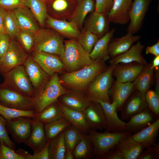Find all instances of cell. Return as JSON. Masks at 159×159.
Returning a JSON list of instances; mask_svg holds the SVG:
<instances>
[{"label": "cell", "mask_w": 159, "mask_h": 159, "mask_svg": "<svg viewBox=\"0 0 159 159\" xmlns=\"http://www.w3.org/2000/svg\"><path fill=\"white\" fill-rule=\"evenodd\" d=\"M23 5L29 8L39 24L43 26L48 15L44 2L42 0H24Z\"/></svg>", "instance_id": "8d00e7d4"}, {"label": "cell", "mask_w": 159, "mask_h": 159, "mask_svg": "<svg viewBox=\"0 0 159 159\" xmlns=\"http://www.w3.org/2000/svg\"><path fill=\"white\" fill-rule=\"evenodd\" d=\"M158 118L147 108L130 118L126 122L125 131L136 133L151 124Z\"/></svg>", "instance_id": "d4e9b609"}, {"label": "cell", "mask_w": 159, "mask_h": 159, "mask_svg": "<svg viewBox=\"0 0 159 159\" xmlns=\"http://www.w3.org/2000/svg\"><path fill=\"white\" fill-rule=\"evenodd\" d=\"M16 37L26 52H30L32 50L34 44V35L20 29Z\"/></svg>", "instance_id": "f6af8a7d"}, {"label": "cell", "mask_w": 159, "mask_h": 159, "mask_svg": "<svg viewBox=\"0 0 159 159\" xmlns=\"http://www.w3.org/2000/svg\"><path fill=\"white\" fill-rule=\"evenodd\" d=\"M135 90L132 82H113L109 91L112 102L117 105V111H120L127 99Z\"/></svg>", "instance_id": "44dd1931"}, {"label": "cell", "mask_w": 159, "mask_h": 159, "mask_svg": "<svg viewBox=\"0 0 159 159\" xmlns=\"http://www.w3.org/2000/svg\"><path fill=\"white\" fill-rule=\"evenodd\" d=\"M151 68L154 70H159V56H155L152 62Z\"/></svg>", "instance_id": "91938a15"}, {"label": "cell", "mask_w": 159, "mask_h": 159, "mask_svg": "<svg viewBox=\"0 0 159 159\" xmlns=\"http://www.w3.org/2000/svg\"><path fill=\"white\" fill-rule=\"evenodd\" d=\"M31 57L50 76L55 73L61 72L65 70L59 56L42 51H33Z\"/></svg>", "instance_id": "5bb4252c"}, {"label": "cell", "mask_w": 159, "mask_h": 159, "mask_svg": "<svg viewBox=\"0 0 159 159\" xmlns=\"http://www.w3.org/2000/svg\"><path fill=\"white\" fill-rule=\"evenodd\" d=\"M107 14L95 11L90 13L84 22L83 29L97 35L100 38L109 30Z\"/></svg>", "instance_id": "e0dca14e"}, {"label": "cell", "mask_w": 159, "mask_h": 159, "mask_svg": "<svg viewBox=\"0 0 159 159\" xmlns=\"http://www.w3.org/2000/svg\"><path fill=\"white\" fill-rule=\"evenodd\" d=\"M99 39L96 34L82 29L77 39L85 50L89 54Z\"/></svg>", "instance_id": "b9f144b4"}, {"label": "cell", "mask_w": 159, "mask_h": 159, "mask_svg": "<svg viewBox=\"0 0 159 159\" xmlns=\"http://www.w3.org/2000/svg\"><path fill=\"white\" fill-rule=\"evenodd\" d=\"M72 153L74 159L94 158L93 146L86 134L83 133L80 140L74 148Z\"/></svg>", "instance_id": "d590c367"}, {"label": "cell", "mask_w": 159, "mask_h": 159, "mask_svg": "<svg viewBox=\"0 0 159 159\" xmlns=\"http://www.w3.org/2000/svg\"><path fill=\"white\" fill-rule=\"evenodd\" d=\"M50 141L47 140L46 145L40 151L34 153L33 159H49V147Z\"/></svg>", "instance_id": "f5cc1de1"}, {"label": "cell", "mask_w": 159, "mask_h": 159, "mask_svg": "<svg viewBox=\"0 0 159 159\" xmlns=\"http://www.w3.org/2000/svg\"><path fill=\"white\" fill-rule=\"evenodd\" d=\"M6 120L0 115V143L15 150V143L9 137L6 127Z\"/></svg>", "instance_id": "bcb514c9"}, {"label": "cell", "mask_w": 159, "mask_h": 159, "mask_svg": "<svg viewBox=\"0 0 159 159\" xmlns=\"http://www.w3.org/2000/svg\"><path fill=\"white\" fill-rule=\"evenodd\" d=\"M152 0H134L129 13V24L127 32L133 34L141 29Z\"/></svg>", "instance_id": "4fadbf2b"}, {"label": "cell", "mask_w": 159, "mask_h": 159, "mask_svg": "<svg viewBox=\"0 0 159 159\" xmlns=\"http://www.w3.org/2000/svg\"><path fill=\"white\" fill-rule=\"evenodd\" d=\"M114 66L115 65L110 64L105 71L96 76L88 85L85 95L90 101L111 102L109 91L113 82Z\"/></svg>", "instance_id": "277c9868"}, {"label": "cell", "mask_w": 159, "mask_h": 159, "mask_svg": "<svg viewBox=\"0 0 159 159\" xmlns=\"http://www.w3.org/2000/svg\"><path fill=\"white\" fill-rule=\"evenodd\" d=\"M42 0L43 1H46V0Z\"/></svg>", "instance_id": "be15d7a7"}, {"label": "cell", "mask_w": 159, "mask_h": 159, "mask_svg": "<svg viewBox=\"0 0 159 159\" xmlns=\"http://www.w3.org/2000/svg\"><path fill=\"white\" fill-rule=\"evenodd\" d=\"M64 117L58 101L48 105L40 112L32 118L33 120L39 121L44 125L51 122Z\"/></svg>", "instance_id": "e575fe53"}, {"label": "cell", "mask_w": 159, "mask_h": 159, "mask_svg": "<svg viewBox=\"0 0 159 159\" xmlns=\"http://www.w3.org/2000/svg\"><path fill=\"white\" fill-rule=\"evenodd\" d=\"M4 11L5 9L0 7V33L5 32L3 23V16Z\"/></svg>", "instance_id": "680465c9"}, {"label": "cell", "mask_w": 159, "mask_h": 159, "mask_svg": "<svg viewBox=\"0 0 159 159\" xmlns=\"http://www.w3.org/2000/svg\"><path fill=\"white\" fill-rule=\"evenodd\" d=\"M69 90L64 87L58 73L51 76L39 95L34 99L35 111L37 114L57 101L58 98Z\"/></svg>", "instance_id": "52a82bcc"}, {"label": "cell", "mask_w": 159, "mask_h": 159, "mask_svg": "<svg viewBox=\"0 0 159 159\" xmlns=\"http://www.w3.org/2000/svg\"><path fill=\"white\" fill-rule=\"evenodd\" d=\"M16 152L23 159H33L32 155L30 154L23 149H18L16 151Z\"/></svg>", "instance_id": "9f6ffc18"}, {"label": "cell", "mask_w": 159, "mask_h": 159, "mask_svg": "<svg viewBox=\"0 0 159 159\" xmlns=\"http://www.w3.org/2000/svg\"><path fill=\"white\" fill-rule=\"evenodd\" d=\"M32 50L40 51L59 56L65 50L64 37L50 28L40 29L34 35Z\"/></svg>", "instance_id": "3957f363"}, {"label": "cell", "mask_w": 159, "mask_h": 159, "mask_svg": "<svg viewBox=\"0 0 159 159\" xmlns=\"http://www.w3.org/2000/svg\"><path fill=\"white\" fill-rule=\"evenodd\" d=\"M95 11L108 14L112 6L113 0H94Z\"/></svg>", "instance_id": "681fc988"}, {"label": "cell", "mask_w": 159, "mask_h": 159, "mask_svg": "<svg viewBox=\"0 0 159 159\" xmlns=\"http://www.w3.org/2000/svg\"><path fill=\"white\" fill-rule=\"evenodd\" d=\"M28 56L20 44L11 39L8 49L0 58V73L3 75L17 66L23 65Z\"/></svg>", "instance_id": "9c48e42d"}, {"label": "cell", "mask_w": 159, "mask_h": 159, "mask_svg": "<svg viewBox=\"0 0 159 159\" xmlns=\"http://www.w3.org/2000/svg\"><path fill=\"white\" fill-rule=\"evenodd\" d=\"M84 113L86 120L92 130H101L105 129L106 125L105 115L99 103L91 101Z\"/></svg>", "instance_id": "cb8c5ba5"}, {"label": "cell", "mask_w": 159, "mask_h": 159, "mask_svg": "<svg viewBox=\"0 0 159 159\" xmlns=\"http://www.w3.org/2000/svg\"><path fill=\"white\" fill-rule=\"evenodd\" d=\"M2 75L4 79L2 85L25 96L34 99V88L23 65Z\"/></svg>", "instance_id": "8992f818"}, {"label": "cell", "mask_w": 159, "mask_h": 159, "mask_svg": "<svg viewBox=\"0 0 159 159\" xmlns=\"http://www.w3.org/2000/svg\"><path fill=\"white\" fill-rule=\"evenodd\" d=\"M11 39L5 32L0 33V58L8 49Z\"/></svg>", "instance_id": "816d5d0a"}, {"label": "cell", "mask_w": 159, "mask_h": 159, "mask_svg": "<svg viewBox=\"0 0 159 159\" xmlns=\"http://www.w3.org/2000/svg\"><path fill=\"white\" fill-rule=\"evenodd\" d=\"M148 108L156 117H159V95L155 90L149 89L145 93Z\"/></svg>", "instance_id": "ee69618b"}, {"label": "cell", "mask_w": 159, "mask_h": 159, "mask_svg": "<svg viewBox=\"0 0 159 159\" xmlns=\"http://www.w3.org/2000/svg\"><path fill=\"white\" fill-rule=\"evenodd\" d=\"M64 159H74L72 152L69 150H66Z\"/></svg>", "instance_id": "94428289"}, {"label": "cell", "mask_w": 159, "mask_h": 159, "mask_svg": "<svg viewBox=\"0 0 159 159\" xmlns=\"http://www.w3.org/2000/svg\"><path fill=\"white\" fill-rule=\"evenodd\" d=\"M57 101L70 109L83 112L91 102L85 94L70 90L61 95Z\"/></svg>", "instance_id": "7402d4cb"}, {"label": "cell", "mask_w": 159, "mask_h": 159, "mask_svg": "<svg viewBox=\"0 0 159 159\" xmlns=\"http://www.w3.org/2000/svg\"><path fill=\"white\" fill-rule=\"evenodd\" d=\"M159 158V142L155 145L144 150L137 159H158Z\"/></svg>", "instance_id": "7dc6e473"}, {"label": "cell", "mask_w": 159, "mask_h": 159, "mask_svg": "<svg viewBox=\"0 0 159 159\" xmlns=\"http://www.w3.org/2000/svg\"><path fill=\"white\" fill-rule=\"evenodd\" d=\"M159 131V119L150 125L132 134V138L141 144L145 149L155 145Z\"/></svg>", "instance_id": "f546056e"}, {"label": "cell", "mask_w": 159, "mask_h": 159, "mask_svg": "<svg viewBox=\"0 0 159 159\" xmlns=\"http://www.w3.org/2000/svg\"><path fill=\"white\" fill-rule=\"evenodd\" d=\"M84 132L71 125L64 131V140L66 150L72 152L81 139Z\"/></svg>", "instance_id": "ab89813d"}, {"label": "cell", "mask_w": 159, "mask_h": 159, "mask_svg": "<svg viewBox=\"0 0 159 159\" xmlns=\"http://www.w3.org/2000/svg\"><path fill=\"white\" fill-rule=\"evenodd\" d=\"M105 61L94 60L90 65L76 71L66 72L59 77L62 84L70 90L85 94L89 83L107 68Z\"/></svg>", "instance_id": "6da1fadb"}, {"label": "cell", "mask_w": 159, "mask_h": 159, "mask_svg": "<svg viewBox=\"0 0 159 159\" xmlns=\"http://www.w3.org/2000/svg\"><path fill=\"white\" fill-rule=\"evenodd\" d=\"M115 31V29H112L99 39L89 54L92 60L106 61L110 59L108 52V46Z\"/></svg>", "instance_id": "4dcf8cb0"}, {"label": "cell", "mask_w": 159, "mask_h": 159, "mask_svg": "<svg viewBox=\"0 0 159 159\" xmlns=\"http://www.w3.org/2000/svg\"><path fill=\"white\" fill-rule=\"evenodd\" d=\"M51 16L58 19L70 21L78 5L77 0H47L44 1Z\"/></svg>", "instance_id": "7c38bea8"}, {"label": "cell", "mask_w": 159, "mask_h": 159, "mask_svg": "<svg viewBox=\"0 0 159 159\" xmlns=\"http://www.w3.org/2000/svg\"><path fill=\"white\" fill-rule=\"evenodd\" d=\"M144 65L137 62L119 63L115 65L113 75L118 82H132L142 71Z\"/></svg>", "instance_id": "ac0fdd59"}, {"label": "cell", "mask_w": 159, "mask_h": 159, "mask_svg": "<svg viewBox=\"0 0 159 159\" xmlns=\"http://www.w3.org/2000/svg\"><path fill=\"white\" fill-rule=\"evenodd\" d=\"M0 115L6 120L20 117L33 118L37 113L34 110L24 111L15 109L0 104Z\"/></svg>", "instance_id": "7bdbcfd3"}, {"label": "cell", "mask_w": 159, "mask_h": 159, "mask_svg": "<svg viewBox=\"0 0 159 159\" xmlns=\"http://www.w3.org/2000/svg\"><path fill=\"white\" fill-rule=\"evenodd\" d=\"M47 141L44 124L40 121L32 120L31 133L24 143L34 153L40 151L44 146Z\"/></svg>", "instance_id": "4316f807"}, {"label": "cell", "mask_w": 159, "mask_h": 159, "mask_svg": "<svg viewBox=\"0 0 159 159\" xmlns=\"http://www.w3.org/2000/svg\"><path fill=\"white\" fill-rule=\"evenodd\" d=\"M45 23L49 27L56 31L64 38L69 39H77L81 33L77 25L71 21L58 19L48 15Z\"/></svg>", "instance_id": "ffe728a7"}, {"label": "cell", "mask_w": 159, "mask_h": 159, "mask_svg": "<svg viewBox=\"0 0 159 159\" xmlns=\"http://www.w3.org/2000/svg\"><path fill=\"white\" fill-rule=\"evenodd\" d=\"M35 92V98L40 94L51 77L32 59L28 56L23 64Z\"/></svg>", "instance_id": "8fae6325"}, {"label": "cell", "mask_w": 159, "mask_h": 159, "mask_svg": "<svg viewBox=\"0 0 159 159\" xmlns=\"http://www.w3.org/2000/svg\"><path fill=\"white\" fill-rule=\"evenodd\" d=\"M130 134L132 133L126 131L100 132L92 129L86 135L93 146L94 158L101 159L123 138Z\"/></svg>", "instance_id": "5b68a950"}, {"label": "cell", "mask_w": 159, "mask_h": 159, "mask_svg": "<svg viewBox=\"0 0 159 159\" xmlns=\"http://www.w3.org/2000/svg\"><path fill=\"white\" fill-rule=\"evenodd\" d=\"M24 0H0V7L11 11L23 5Z\"/></svg>", "instance_id": "f907efd6"}, {"label": "cell", "mask_w": 159, "mask_h": 159, "mask_svg": "<svg viewBox=\"0 0 159 159\" xmlns=\"http://www.w3.org/2000/svg\"><path fill=\"white\" fill-rule=\"evenodd\" d=\"M146 54H151L155 56H159V41L152 46H148L145 49Z\"/></svg>", "instance_id": "11a10c76"}, {"label": "cell", "mask_w": 159, "mask_h": 159, "mask_svg": "<svg viewBox=\"0 0 159 159\" xmlns=\"http://www.w3.org/2000/svg\"><path fill=\"white\" fill-rule=\"evenodd\" d=\"M59 103L64 117L71 125L86 134L88 133L92 130L86 120L84 112L70 109L59 102Z\"/></svg>", "instance_id": "1f68e13d"}, {"label": "cell", "mask_w": 159, "mask_h": 159, "mask_svg": "<svg viewBox=\"0 0 159 159\" xmlns=\"http://www.w3.org/2000/svg\"><path fill=\"white\" fill-rule=\"evenodd\" d=\"M95 7L94 0H82L78 4L70 21L74 23L81 31L87 15L95 11Z\"/></svg>", "instance_id": "d6a6232c"}, {"label": "cell", "mask_w": 159, "mask_h": 159, "mask_svg": "<svg viewBox=\"0 0 159 159\" xmlns=\"http://www.w3.org/2000/svg\"><path fill=\"white\" fill-rule=\"evenodd\" d=\"M71 123L64 117L44 125L47 140H51L71 125Z\"/></svg>", "instance_id": "f35d334b"}, {"label": "cell", "mask_w": 159, "mask_h": 159, "mask_svg": "<svg viewBox=\"0 0 159 159\" xmlns=\"http://www.w3.org/2000/svg\"><path fill=\"white\" fill-rule=\"evenodd\" d=\"M3 23L5 32L11 39L16 37L20 29L16 17L12 11L5 10Z\"/></svg>", "instance_id": "60d3db41"}, {"label": "cell", "mask_w": 159, "mask_h": 159, "mask_svg": "<svg viewBox=\"0 0 159 159\" xmlns=\"http://www.w3.org/2000/svg\"><path fill=\"white\" fill-rule=\"evenodd\" d=\"M152 64V62L145 64L141 72L132 82L135 90L141 93H145L152 84L154 69L151 68Z\"/></svg>", "instance_id": "836d02e7"}, {"label": "cell", "mask_w": 159, "mask_h": 159, "mask_svg": "<svg viewBox=\"0 0 159 159\" xmlns=\"http://www.w3.org/2000/svg\"><path fill=\"white\" fill-rule=\"evenodd\" d=\"M132 134L124 137L115 147L122 153L124 159H137L145 149L142 144L132 138Z\"/></svg>", "instance_id": "f1b7e54d"}, {"label": "cell", "mask_w": 159, "mask_h": 159, "mask_svg": "<svg viewBox=\"0 0 159 159\" xmlns=\"http://www.w3.org/2000/svg\"><path fill=\"white\" fill-rule=\"evenodd\" d=\"M147 108L145 93L135 90L120 110L121 119L123 121L128 120L132 116Z\"/></svg>", "instance_id": "2e32d148"}, {"label": "cell", "mask_w": 159, "mask_h": 159, "mask_svg": "<svg viewBox=\"0 0 159 159\" xmlns=\"http://www.w3.org/2000/svg\"><path fill=\"white\" fill-rule=\"evenodd\" d=\"M0 159H23L14 150L0 143Z\"/></svg>", "instance_id": "c3c4849f"}, {"label": "cell", "mask_w": 159, "mask_h": 159, "mask_svg": "<svg viewBox=\"0 0 159 159\" xmlns=\"http://www.w3.org/2000/svg\"><path fill=\"white\" fill-rule=\"evenodd\" d=\"M101 159H124L120 152L115 147L107 152L101 158Z\"/></svg>", "instance_id": "db71d44e"}, {"label": "cell", "mask_w": 159, "mask_h": 159, "mask_svg": "<svg viewBox=\"0 0 159 159\" xmlns=\"http://www.w3.org/2000/svg\"><path fill=\"white\" fill-rule=\"evenodd\" d=\"M11 11L21 30L34 35L40 29L38 21L27 7L23 5Z\"/></svg>", "instance_id": "d6986e66"}, {"label": "cell", "mask_w": 159, "mask_h": 159, "mask_svg": "<svg viewBox=\"0 0 159 159\" xmlns=\"http://www.w3.org/2000/svg\"><path fill=\"white\" fill-rule=\"evenodd\" d=\"M155 78V90L159 95V70H154Z\"/></svg>", "instance_id": "6f0895ef"}, {"label": "cell", "mask_w": 159, "mask_h": 159, "mask_svg": "<svg viewBox=\"0 0 159 159\" xmlns=\"http://www.w3.org/2000/svg\"><path fill=\"white\" fill-rule=\"evenodd\" d=\"M145 46L139 41L126 52L115 57L111 58L109 60L110 64L115 65L122 63L137 62L145 65L147 62L142 54Z\"/></svg>", "instance_id": "484cf974"}, {"label": "cell", "mask_w": 159, "mask_h": 159, "mask_svg": "<svg viewBox=\"0 0 159 159\" xmlns=\"http://www.w3.org/2000/svg\"><path fill=\"white\" fill-rule=\"evenodd\" d=\"M133 0H113L107 14L110 22L124 25L129 22V13Z\"/></svg>", "instance_id": "603a6c76"}, {"label": "cell", "mask_w": 159, "mask_h": 159, "mask_svg": "<svg viewBox=\"0 0 159 159\" xmlns=\"http://www.w3.org/2000/svg\"><path fill=\"white\" fill-rule=\"evenodd\" d=\"M64 131L51 140L49 147V159H64L66 151Z\"/></svg>", "instance_id": "74e56055"}, {"label": "cell", "mask_w": 159, "mask_h": 159, "mask_svg": "<svg viewBox=\"0 0 159 159\" xmlns=\"http://www.w3.org/2000/svg\"><path fill=\"white\" fill-rule=\"evenodd\" d=\"M0 104L22 110L35 111V109L34 98L23 95L1 84L0 85Z\"/></svg>", "instance_id": "ba28073f"}, {"label": "cell", "mask_w": 159, "mask_h": 159, "mask_svg": "<svg viewBox=\"0 0 159 159\" xmlns=\"http://www.w3.org/2000/svg\"><path fill=\"white\" fill-rule=\"evenodd\" d=\"M96 102L101 105L105 114L106 125L105 129L106 131L112 132L125 131L126 122L118 116L116 103L101 100Z\"/></svg>", "instance_id": "9a60e30c"}, {"label": "cell", "mask_w": 159, "mask_h": 159, "mask_svg": "<svg viewBox=\"0 0 159 159\" xmlns=\"http://www.w3.org/2000/svg\"><path fill=\"white\" fill-rule=\"evenodd\" d=\"M139 35H134L127 32L121 37L112 39L108 46V52L112 58L127 51L135 42L140 39Z\"/></svg>", "instance_id": "83f0119b"}, {"label": "cell", "mask_w": 159, "mask_h": 159, "mask_svg": "<svg viewBox=\"0 0 159 159\" xmlns=\"http://www.w3.org/2000/svg\"><path fill=\"white\" fill-rule=\"evenodd\" d=\"M65 50L59 57L67 72H73L91 64L94 61L77 39L64 40Z\"/></svg>", "instance_id": "7a4b0ae2"}, {"label": "cell", "mask_w": 159, "mask_h": 159, "mask_svg": "<svg viewBox=\"0 0 159 159\" xmlns=\"http://www.w3.org/2000/svg\"><path fill=\"white\" fill-rule=\"evenodd\" d=\"M32 118L20 117L6 120V127L8 133L17 143H24L31 132Z\"/></svg>", "instance_id": "30bf717a"}, {"label": "cell", "mask_w": 159, "mask_h": 159, "mask_svg": "<svg viewBox=\"0 0 159 159\" xmlns=\"http://www.w3.org/2000/svg\"><path fill=\"white\" fill-rule=\"evenodd\" d=\"M82 0H77L78 4H79L81 1Z\"/></svg>", "instance_id": "6125c7cd"}]
</instances>
